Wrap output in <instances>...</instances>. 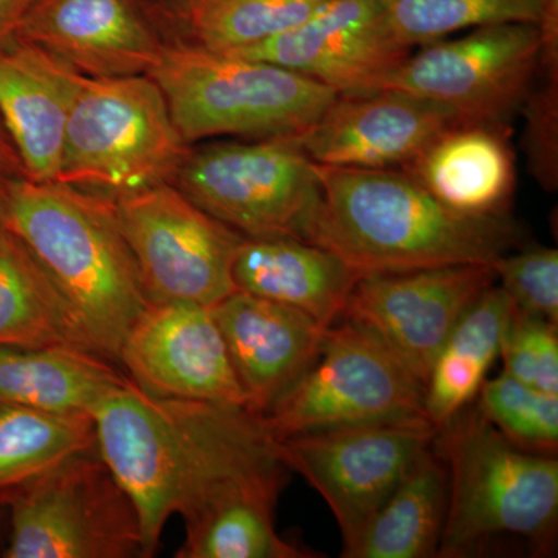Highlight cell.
Segmentation results:
<instances>
[{"label":"cell","mask_w":558,"mask_h":558,"mask_svg":"<svg viewBox=\"0 0 558 558\" xmlns=\"http://www.w3.org/2000/svg\"><path fill=\"white\" fill-rule=\"evenodd\" d=\"M92 417L98 453L137 509L143 558L175 513L186 521L220 499L284 487L277 439L244 407L156 398L128 379Z\"/></svg>","instance_id":"1"},{"label":"cell","mask_w":558,"mask_h":558,"mask_svg":"<svg viewBox=\"0 0 558 558\" xmlns=\"http://www.w3.org/2000/svg\"><path fill=\"white\" fill-rule=\"evenodd\" d=\"M328 0H201L179 17L194 44L231 53L310 20Z\"/></svg>","instance_id":"28"},{"label":"cell","mask_w":558,"mask_h":558,"mask_svg":"<svg viewBox=\"0 0 558 558\" xmlns=\"http://www.w3.org/2000/svg\"><path fill=\"white\" fill-rule=\"evenodd\" d=\"M35 0H0V46L17 38V33Z\"/></svg>","instance_id":"36"},{"label":"cell","mask_w":558,"mask_h":558,"mask_svg":"<svg viewBox=\"0 0 558 558\" xmlns=\"http://www.w3.org/2000/svg\"><path fill=\"white\" fill-rule=\"evenodd\" d=\"M427 417L424 387L371 330L349 319L326 329L315 362L263 416L275 439Z\"/></svg>","instance_id":"8"},{"label":"cell","mask_w":558,"mask_h":558,"mask_svg":"<svg viewBox=\"0 0 558 558\" xmlns=\"http://www.w3.org/2000/svg\"><path fill=\"white\" fill-rule=\"evenodd\" d=\"M278 495H233L185 523L179 558H315L318 554L279 537L275 529Z\"/></svg>","instance_id":"27"},{"label":"cell","mask_w":558,"mask_h":558,"mask_svg":"<svg viewBox=\"0 0 558 558\" xmlns=\"http://www.w3.org/2000/svg\"><path fill=\"white\" fill-rule=\"evenodd\" d=\"M22 179H28L27 171L0 117V194H5L11 183Z\"/></svg>","instance_id":"35"},{"label":"cell","mask_w":558,"mask_h":558,"mask_svg":"<svg viewBox=\"0 0 558 558\" xmlns=\"http://www.w3.org/2000/svg\"><path fill=\"white\" fill-rule=\"evenodd\" d=\"M427 417L348 425L277 439L282 464L300 473L325 498L340 527L341 557L432 446Z\"/></svg>","instance_id":"12"},{"label":"cell","mask_w":558,"mask_h":558,"mask_svg":"<svg viewBox=\"0 0 558 558\" xmlns=\"http://www.w3.org/2000/svg\"><path fill=\"white\" fill-rule=\"evenodd\" d=\"M557 328L549 319L513 312L499 351L505 373L527 387L558 396Z\"/></svg>","instance_id":"31"},{"label":"cell","mask_w":558,"mask_h":558,"mask_svg":"<svg viewBox=\"0 0 558 558\" xmlns=\"http://www.w3.org/2000/svg\"><path fill=\"white\" fill-rule=\"evenodd\" d=\"M0 347L95 352L53 279L5 226H0Z\"/></svg>","instance_id":"23"},{"label":"cell","mask_w":558,"mask_h":558,"mask_svg":"<svg viewBox=\"0 0 558 558\" xmlns=\"http://www.w3.org/2000/svg\"><path fill=\"white\" fill-rule=\"evenodd\" d=\"M447 499L446 468L429 446L344 558L438 557Z\"/></svg>","instance_id":"25"},{"label":"cell","mask_w":558,"mask_h":558,"mask_svg":"<svg viewBox=\"0 0 558 558\" xmlns=\"http://www.w3.org/2000/svg\"><path fill=\"white\" fill-rule=\"evenodd\" d=\"M322 199L306 241L360 275L492 264L519 247L508 215L469 216L440 204L405 171L315 163Z\"/></svg>","instance_id":"2"},{"label":"cell","mask_w":558,"mask_h":558,"mask_svg":"<svg viewBox=\"0 0 558 558\" xmlns=\"http://www.w3.org/2000/svg\"><path fill=\"white\" fill-rule=\"evenodd\" d=\"M432 446L449 483L438 557H478L513 543L553 556L557 457L520 449L472 405L440 425Z\"/></svg>","instance_id":"4"},{"label":"cell","mask_w":558,"mask_h":558,"mask_svg":"<svg viewBox=\"0 0 558 558\" xmlns=\"http://www.w3.org/2000/svg\"><path fill=\"white\" fill-rule=\"evenodd\" d=\"M230 54L292 70L341 97H360L384 90L411 49L396 38L381 0H328L292 31Z\"/></svg>","instance_id":"14"},{"label":"cell","mask_w":558,"mask_h":558,"mask_svg":"<svg viewBox=\"0 0 558 558\" xmlns=\"http://www.w3.org/2000/svg\"><path fill=\"white\" fill-rule=\"evenodd\" d=\"M515 311L506 290L495 282L451 330L424 387L425 416L436 428L472 405L499 357L502 337Z\"/></svg>","instance_id":"24"},{"label":"cell","mask_w":558,"mask_h":558,"mask_svg":"<svg viewBox=\"0 0 558 558\" xmlns=\"http://www.w3.org/2000/svg\"><path fill=\"white\" fill-rule=\"evenodd\" d=\"M2 219L69 301L90 348L119 365L121 347L150 301L113 199L22 179L3 196Z\"/></svg>","instance_id":"3"},{"label":"cell","mask_w":558,"mask_h":558,"mask_svg":"<svg viewBox=\"0 0 558 558\" xmlns=\"http://www.w3.org/2000/svg\"><path fill=\"white\" fill-rule=\"evenodd\" d=\"M209 310L226 341L247 410L266 416L311 368L328 328L295 307L241 290Z\"/></svg>","instance_id":"18"},{"label":"cell","mask_w":558,"mask_h":558,"mask_svg":"<svg viewBox=\"0 0 558 558\" xmlns=\"http://www.w3.org/2000/svg\"><path fill=\"white\" fill-rule=\"evenodd\" d=\"M523 146L532 178L545 191L558 189V80L545 78L524 101Z\"/></svg>","instance_id":"33"},{"label":"cell","mask_w":558,"mask_h":558,"mask_svg":"<svg viewBox=\"0 0 558 558\" xmlns=\"http://www.w3.org/2000/svg\"><path fill=\"white\" fill-rule=\"evenodd\" d=\"M539 69L546 78L558 80V0H537Z\"/></svg>","instance_id":"34"},{"label":"cell","mask_w":558,"mask_h":558,"mask_svg":"<svg viewBox=\"0 0 558 558\" xmlns=\"http://www.w3.org/2000/svg\"><path fill=\"white\" fill-rule=\"evenodd\" d=\"M119 365L135 387L156 398L247 409L209 307L150 303L128 333Z\"/></svg>","instance_id":"15"},{"label":"cell","mask_w":558,"mask_h":558,"mask_svg":"<svg viewBox=\"0 0 558 558\" xmlns=\"http://www.w3.org/2000/svg\"><path fill=\"white\" fill-rule=\"evenodd\" d=\"M539 51L535 24L484 25L410 54L385 89L442 106L462 126L509 130L532 89Z\"/></svg>","instance_id":"11"},{"label":"cell","mask_w":558,"mask_h":558,"mask_svg":"<svg viewBox=\"0 0 558 558\" xmlns=\"http://www.w3.org/2000/svg\"><path fill=\"white\" fill-rule=\"evenodd\" d=\"M497 281L524 314L558 325V252L531 247L509 252L492 264Z\"/></svg>","instance_id":"32"},{"label":"cell","mask_w":558,"mask_h":558,"mask_svg":"<svg viewBox=\"0 0 558 558\" xmlns=\"http://www.w3.org/2000/svg\"><path fill=\"white\" fill-rule=\"evenodd\" d=\"M78 70L31 40L0 46V117L28 179L58 182Z\"/></svg>","instance_id":"19"},{"label":"cell","mask_w":558,"mask_h":558,"mask_svg":"<svg viewBox=\"0 0 558 558\" xmlns=\"http://www.w3.org/2000/svg\"><path fill=\"white\" fill-rule=\"evenodd\" d=\"M3 196H5V194H0V226H3V219H2Z\"/></svg>","instance_id":"38"},{"label":"cell","mask_w":558,"mask_h":558,"mask_svg":"<svg viewBox=\"0 0 558 558\" xmlns=\"http://www.w3.org/2000/svg\"><path fill=\"white\" fill-rule=\"evenodd\" d=\"M462 126L435 102L395 89L336 98L319 119L300 134L314 163L326 167L389 170L405 167L436 138Z\"/></svg>","instance_id":"16"},{"label":"cell","mask_w":558,"mask_h":558,"mask_svg":"<svg viewBox=\"0 0 558 558\" xmlns=\"http://www.w3.org/2000/svg\"><path fill=\"white\" fill-rule=\"evenodd\" d=\"M113 204L150 303L213 307L236 292L233 264L245 236L178 186L163 183Z\"/></svg>","instance_id":"10"},{"label":"cell","mask_w":558,"mask_h":558,"mask_svg":"<svg viewBox=\"0 0 558 558\" xmlns=\"http://www.w3.org/2000/svg\"><path fill=\"white\" fill-rule=\"evenodd\" d=\"M172 185L245 238L306 241L322 199L315 163L295 137L190 149Z\"/></svg>","instance_id":"7"},{"label":"cell","mask_w":558,"mask_h":558,"mask_svg":"<svg viewBox=\"0 0 558 558\" xmlns=\"http://www.w3.org/2000/svg\"><path fill=\"white\" fill-rule=\"evenodd\" d=\"M197 2H201V0H159L160 5L174 17L182 16Z\"/></svg>","instance_id":"37"},{"label":"cell","mask_w":558,"mask_h":558,"mask_svg":"<svg viewBox=\"0 0 558 558\" xmlns=\"http://www.w3.org/2000/svg\"><path fill=\"white\" fill-rule=\"evenodd\" d=\"M396 38L424 47L484 25L537 24V0H381Z\"/></svg>","instance_id":"29"},{"label":"cell","mask_w":558,"mask_h":558,"mask_svg":"<svg viewBox=\"0 0 558 558\" xmlns=\"http://www.w3.org/2000/svg\"><path fill=\"white\" fill-rule=\"evenodd\" d=\"M495 282L488 264L366 274L355 282L341 319L371 330L425 387L451 330Z\"/></svg>","instance_id":"13"},{"label":"cell","mask_w":558,"mask_h":558,"mask_svg":"<svg viewBox=\"0 0 558 558\" xmlns=\"http://www.w3.org/2000/svg\"><path fill=\"white\" fill-rule=\"evenodd\" d=\"M476 398L480 413L510 442L531 453L557 457L558 396L501 373L486 379Z\"/></svg>","instance_id":"30"},{"label":"cell","mask_w":558,"mask_h":558,"mask_svg":"<svg viewBox=\"0 0 558 558\" xmlns=\"http://www.w3.org/2000/svg\"><path fill=\"white\" fill-rule=\"evenodd\" d=\"M149 76L189 145L216 137H299L339 97L292 70L194 43L167 44Z\"/></svg>","instance_id":"5"},{"label":"cell","mask_w":558,"mask_h":558,"mask_svg":"<svg viewBox=\"0 0 558 558\" xmlns=\"http://www.w3.org/2000/svg\"><path fill=\"white\" fill-rule=\"evenodd\" d=\"M9 508L3 557L143 558L137 509L98 450L62 462Z\"/></svg>","instance_id":"9"},{"label":"cell","mask_w":558,"mask_h":558,"mask_svg":"<svg viewBox=\"0 0 558 558\" xmlns=\"http://www.w3.org/2000/svg\"><path fill=\"white\" fill-rule=\"evenodd\" d=\"M17 38L90 78L149 75L167 46L140 0H35Z\"/></svg>","instance_id":"17"},{"label":"cell","mask_w":558,"mask_h":558,"mask_svg":"<svg viewBox=\"0 0 558 558\" xmlns=\"http://www.w3.org/2000/svg\"><path fill=\"white\" fill-rule=\"evenodd\" d=\"M440 204L469 216L508 215L515 190L509 130L458 126L403 167Z\"/></svg>","instance_id":"21"},{"label":"cell","mask_w":558,"mask_h":558,"mask_svg":"<svg viewBox=\"0 0 558 558\" xmlns=\"http://www.w3.org/2000/svg\"><path fill=\"white\" fill-rule=\"evenodd\" d=\"M189 154L149 75L84 76L70 110L58 182L117 199L174 182Z\"/></svg>","instance_id":"6"},{"label":"cell","mask_w":558,"mask_h":558,"mask_svg":"<svg viewBox=\"0 0 558 558\" xmlns=\"http://www.w3.org/2000/svg\"><path fill=\"white\" fill-rule=\"evenodd\" d=\"M360 277L336 253L296 238H244L233 264L238 290L295 307L326 328L343 318Z\"/></svg>","instance_id":"20"},{"label":"cell","mask_w":558,"mask_h":558,"mask_svg":"<svg viewBox=\"0 0 558 558\" xmlns=\"http://www.w3.org/2000/svg\"><path fill=\"white\" fill-rule=\"evenodd\" d=\"M97 450L92 414L0 405V506H10L62 462Z\"/></svg>","instance_id":"26"},{"label":"cell","mask_w":558,"mask_h":558,"mask_svg":"<svg viewBox=\"0 0 558 558\" xmlns=\"http://www.w3.org/2000/svg\"><path fill=\"white\" fill-rule=\"evenodd\" d=\"M130 377L89 351L0 347V405L61 414H92Z\"/></svg>","instance_id":"22"}]
</instances>
